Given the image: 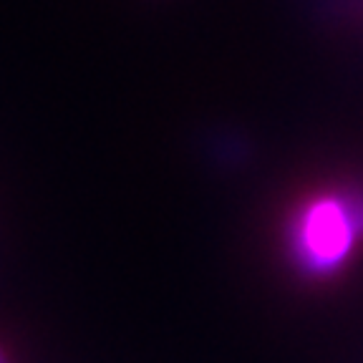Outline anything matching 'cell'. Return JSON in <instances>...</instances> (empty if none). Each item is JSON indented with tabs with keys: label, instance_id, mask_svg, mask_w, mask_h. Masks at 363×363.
<instances>
[{
	"label": "cell",
	"instance_id": "1",
	"mask_svg": "<svg viewBox=\"0 0 363 363\" xmlns=\"http://www.w3.org/2000/svg\"><path fill=\"white\" fill-rule=\"evenodd\" d=\"M363 240V187L318 194L298 207L288 227V255L308 278H328Z\"/></svg>",
	"mask_w": 363,
	"mask_h": 363
},
{
	"label": "cell",
	"instance_id": "2",
	"mask_svg": "<svg viewBox=\"0 0 363 363\" xmlns=\"http://www.w3.org/2000/svg\"><path fill=\"white\" fill-rule=\"evenodd\" d=\"M0 363H8V358H6V353H3V348H0Z\"/></svg>",
	"mask_w": 363,
	"mask_h": 363
}]
</instances>
